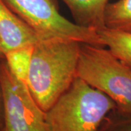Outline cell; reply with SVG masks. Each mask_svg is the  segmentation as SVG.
Wrapping results in <instances>:
<instances>
[{
	"label": "cell",
	"instance_id": "9c48e42d",
	"mask_svg": "<svg viewBox=\"0 0 131 131\" xmlns=\"http://www.w3.org/2000/svg\"><path fill=\"white\" fill-rule=\"evenodd\" d=\"M105 26L131 33V0L108 3L104 12Z\"/></svg>",
	"mask_w": 131,
	"mask_h": 131
},
{
	"label": "cell",
	"instance_id": "ba28073f",
	"mask_svg": "<svg viewBox=\"0 0 131 131\" xmlns=\"http://www.w3.org/2000/svg\"><path fill=\"white\" fill-rule=\"evenodd\" d=\"M97 32L103 46L108 47L114 56L131 68V33L106 27Z\"/></svg>",
	"mask_w": 131,
	"mask_h": 131
},
{
	"label": "cell",
	"instance_id": "277c9868",
	"mask_svg": "<svg viewBox=\"0 0 131 131\" xmlns=\"http://www.w3.org/2000/svg\"><path fill=\"white\" fill-rule=\"evenodd\" d=\"M41 39H69L103 47L95 29L71 22L58 11L56 0H3Z\"/></svg>",
	"mask_w": 131,
	"mask_h": 131
},
{
	"label": "cell",
	"instance_id": "6da1fadb",
	"mask_svg": "<svg viewBox=\"0 0 131 131\" xmlns=\"http://www.w3.org/2000/svg\"><path fill=\"white\" fill-rule=\"evenodd\" d=\"M81 43L69 39H40L34 46L27 87L46 112L77 77Z\"/></svg>",
	"mask_w": 131,
	"mask_h": 131
},
{
	"label": "cell",
	"instance_id": "4fadbf2b",
	"mask_svg": "<svg viewBox=\"0 0 131 131\" xmlns=\"http://www.w3.org/2000/svg\"><path fill=\"white\" fill-rule=\"evenodd\" d=\"M2 58H5V54L2 51V49L1 47V44H0V59H2Z\"/></svg>",
	"mask_w": 131,
	"mask_h": 131
},
{
	"label": "cell",
	"instance_id": "52a82bcc",
	"mask_svg": "<svg viewBox=\"0 0 131 131\" xmlns=\"http://www.w3.org/2000/svg\"><path fill=\"white\" fill-rule=\"evenodd\" d=\"M77 24L95 29L105 28L104 12L108 0H63Z\"/></svg>",
	"mask_w": 131,
	"mask_h": 131
},
{
	"label": "cell",
	"instance_id": "7a4b0ae2",
	"mask_svg": "<svg viewBox=\"0 0 131 131\" xmlns=\"http://www.w3.org/2000/svg\"><path fill=\"white\" fill-rule=\"evenodd\" d=\"M116 108L108 96L77 77L45 116L50 131H98Z\"/></svg>",
	"mask_w": 131,
	"mask_h": 131
},
{
	"label": "cell",
	"instance_id": "3957f363",
	"mask_svg": "<svg viewBox=\"0 0 131 131\" xmlns=\"http://www.w3.org/2000/svg\"><path fill=\"white\" fill-rule=\"evenodd\" d=\"M77 75L108 96L117 111L131 114V68L109 50L81 43Z\"/></svg>",
	"mask_w": 131,
	"mask_h": 131
},
{
	"label": "cell",
	"instance_id": "30bf717a",
	"mask_svg": "<svg viewBox=\"0 0 131 131\" xmlns=\"http://www.w3.org/2000/svg\"><path fill=\"white\" fill-rule=\"evenodd\" d=\"M34 46L13 50L5 54V61L15 77L27 85Z\"/></svg>",
	"mask_w": 131,
	"mask_h": 131
},
{
	"label": "cell",
	"instance_id": "8fae6325",
	"mask_svg": "<svg viewBox=\"0 0 131 131\" xmlns=\"http://www.w3.org/2000/svg\"><path fill=\"white\" fill-rule=\"evenodd\" d=\"M98 131H131V114L114 109L108 114Z\"/></svg>",
	"mask_w": 131,
	"mask_h": 131
},
{
	"label": "cell",
	"instance_id": "8992f818",
	"mask_svg": "<svg viewBox=\"0 0 131 131\" xmlns=\"http://www.w3.org/2000/svg\"><path fill=\"white\" fill-rule=\"evenodd\" d=\"M40 39L32 28L0 0V44L4 54L21 47L34 46Z\"/></svg>",
	"mask_w": 131,
	"mask_h": 131
},
{
	"label": "cell",
	"instance_id": "5b68a950",
	"mask_svg": "<svg viewBox=\"0 0 131 131\" xmlns=\"http://www.w3.org/2000/svg\"><path fill=\"white\" fill-rule=\"evenodd\" d=\"M0 84L4 105L2 131H50L45 112L27 85L12 74L5 58L0 59Z\"/></svg>",
	"mask_w": 131,
	"mask_h": 131
},
{
	"label": "cell",
	"instance_id": "7c38bea8",
	"mask_svg": "<svg viewBox=\"0 0 131 131\" xmlns=\"http://www.w3.org/2000/svg\"><path fill=\"white\" fill-rule=\"evenodd\" d=\"M3 125H4V105H3L2 91L0 84V131H2Z\"/></svg>",
	"mask_w": 131,
	"mask_h": 131
}]
</instances>
